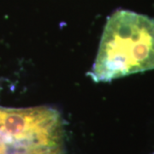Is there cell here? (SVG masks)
Wrapping results in <instances>:
<instances>
[{
	"label": "cell",
	"mask_w": 154,
	"mask_h": 154,
	"mask_svg": "<svg viewBox=\"0 0 154 154\" xmlns=\"http://www.w3.org/2000/svg\"><path fill=\"white\" fill-rule=\"evenodd\" d=\"M153 154H154V153H153Z\"/></svg>",
	"instance_id": "cell-2"
},
{
	"label": "cell",
	"mask_w": 154,
	"mask_h": 154,
	"mask_svg": "<svg viewBox=\"0 0 154 154\" xmlns=\"http://www.w3.org/2000/svg\"><path fill=\"white\" fill-rule=\"evenodd\" d=\"M154 69V19L119 10L110 16L89 73L95 82Z\"/></svg>",
	"instance_id": "cell-1"
}]
</instances>
